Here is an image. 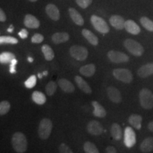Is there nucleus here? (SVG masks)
I'll return each mask as SVG.
<instances>
[{
    "label": "nucleus",
    "mask_w": 153,
    "mask_h": 153,
    "mask_svg": "<svg viewBox=\"0 0 153 153\" xmlns=\"http://www.w3.org/2000/svg\"><path fill=\"white\" fill-rule=\"evenodd\" d=\"M58 150L59 152L61 153H72V150L71 148H70V147L68 146L65 143H62L60 145V146L58 147Z\"/></svg>",
    "instance_id": "obj_37"
},
{
    "label": "nucleus",
    "mask_w": 153,
    "mask_h": 153,
    "mask_svg": "<svg viewBox=\"0 0 153 153\" xmlns=\"http://www.w3.org/2000/svg\"><path fill=\"white\" fill-rule=\"evenodd\" d=\"M30 1H32V2H35V1H37V0H29Z\"/></svg>",
    "instance_id": "obj_48"
},
{
    "label": "nucleus",
    "mask_w": 153,
    "mask_h": 153,
    "mask_svg": "<svg viewBox=\"0 0 153 153\" xmlns=\"http://www.w3.org/2000/svg\"><path fill=\"white\" fill-rule=\"evenodd\" d=\"M14 150L18 153H24L27 150L28 143L26 136L22 132H16L11 139Z\"/></svg>",
    "instance_id": "obj_1"
},
{
    "label": "nucleus",
    "mask_w": 153,
    "mask_h": 153,
    "mask_svg": "<svg viewBox=\"0 0 153 153\" xmlns=\"http://www.w3.org/2000/svg\"><path fill=\"white\" fill-rule=\"evenodd\" d=\"M123 45L128 51L135 56H141L144 53V48L143 45L133 39H126L124 41Z\"/></svg>",
    "instance_id": "obj_4"
},
{
    "label": "nucleus",
    "mask_w": 153,
    "mask_h": 153,
    "mask_svg": "<svg viewBox=\"0 0 153 153\" xmlns=\"http://www.w3.org/2000/svg\"><path fill=\"white\" fill-rule=\"evenodd\" d=\"M41 51L44 55V57H45V59L47 61H51L54 58V52H53V49L51 48L50 45H46V44L43 45L41 48Z\"/></svg>",
    "instance_id": "obj_28"
},
{
    "label": "nucleus",
    "mask_w": 153,
    "mask_h": 153,
    "mask_svg": "<svg viewBox=\"0 0 153 153\" xmlns=\"http://www.w3.org/2000/svg\"><path fill=\"white\" fill-rule=\"evenodd\" d=\"M74 81H75L76 85H77L79 89L83 91L85 93L91 94L92 92L90 86L88 85L87 82L84 79H82V77H81L80 76L76 75L74 76Z\"/></svg>",
    "instance_id": "obj_18"
},
{
    "label": "nucleus",
    "mask_w": 153,
    "mask_h": 153,
    "mask_svg": "<svg viewBox=\"0 0 153 153\" xmlns=\"http://www.w3.org/2000/svg\"><path fill=\"white\" fill-rule=\"evenodd\" d=\"M13 30H14V27H13L12 25H11L10 27H9L8 29H7V31L9 32V33H11V32L13 31Z\"/></svg>",
    "instance_id": "obj_44"
},
{
    "label": "nucleus",
    "mask_w": 153,
    "mask_h": 153,
    "mask_svg": "<svg viewBox=\"0 0 153 153\" xmlns=\"http://www.w3.org/2000/svg\"><path fill=\"white\" fill-rule=\"evenodd\" d=\"M141 152H150L153 151V137H148L143 141L140 146Z\"/></svg>",
    "instance_id": "obj_21"
},
{
    "label": "nucleus",
    "mask_w": 153,
    "mask_h": 153,
    "mask_svg": "<svg viewBox=\"0 0 153 153\" xmlns=\"http://www.w3.org/2000/svg\"><path fill=\"white\" fill-rule=\"evenodd\" d=\"M91 104H92V106L94 107L93 114L94 115V116L97 118H104L106 116V110L99 102L94 101L91 102Z\"/></svg>",
    "instance_id": "obj_20"
},
{
    "label": "nucleus",
    "mask_w": 153,
    "mask_h": 153,
    "mask_svg": "<svg viewBox=\"0 0 153 153\" xmlns=\"http://www.w3.org/2000/svg\"><path fill=\"white\" fill-rule=\"evenodd\" d=\"M16 58L14 54L9 52H4L0 55V62L1 64H9Z\"/></svg>",
    "instance_id": "obj_29"
},
{
    "label": "nucleus",
    "mask_w": 153,
    "mask_h": 153,
    "mask_svg": "<svg viewBox=\"0 0 153 153\" xmlns=\"http://www.w3.org/2000/svg\"><path fill=\"white\" fill-rule=\"evenodd\" d=\"M32 100L38 105H43L46 101V97L41 91H35L32 94Z\"/></svg>",
    "instance_id": "obj_27"
},
{
    "label": "nucleus",
    "mask_w": 153,
    "mask_h": 153,
    "mask_svg": "<svg viewBox=\"0 0 153 153\" xmlns=\"http://www.w3.org/2000/svg\"><path fill=\"white\" fill-rule=\"evenodd\" d=\"M69 14L71 17L72 20L73 21L74 24H76L78 26H83L84 25V19L82 18V15L74 8H70L68 9Z\"/></svg>",
    "instance_id": "obj_19"
},
{
    "label": "nucleus",
    "mask_w": 153,
    "mask_h": 153,
    "mask_svg": "<svg viewBox=\"0 0 153 153\" xmlns=\"http://www.w3.org/2000/svg\"><path fill=\"white\" fill-rule=\"evenodd\" d=\"M82 36L85 37L88 41L90 43L91 45H97L99 43V39L92 32L90 31L88 29H83L82 30Z\"/></svg>",
    "instance_id": "obj_23"
},
{
    "label": "nucleus",
    "mask_w": 153,
    "mask_h": 153,
    "mask_svg": "<svg viewBox=\"0 0 153 153\" xmlns=\"http://www.w3.org/2000/svg\"><path fill=\"white\" fill-rule=\"evenodd\" d=\"M53 129V123L48 118H43L38 126V136L42 140H46L51 135Z\"/></svg>",
    "instance_id": "obj_3"
},
{
    "label": "nucleus",
    "mask_w": 153,
    "mask_h": 153,
    "mask_svg": "<svg viewBox=\"0 0 153 153\" xmlns=\"http://www.w3.org/2000/svg\"><path fill=\"white\" fill-rule=\"evenodd\" d=\"M84 150L87 153H99V152L96 145L91 142H86L84 144Z\"/></svg>",
    "instance_id": "obj_31"
},
{
    "label": "nucleus",
    "mask_w": 153,
    "mask_h": 153,
    "mask_svg": "<svg viewBox=\"0 0 153 153\" xmlns=\"http://www.w3.org/2000/svg\"><path fill=\"white\" fill-rule=\"evenodd\" d=\"M24 85L28 89H32L36 85V76L35 75H31L29 78L25 81Z\"/></svg>",
    "instance_id": "obj_35"
},
{
    "label": "nucleus",
    "mask_w": 153,
    "mask_h": 153,
    "mask_svg": "<svg viewBox=\"0 0 153 153\" xmlns=\"http://www.w3.org/2000/svg\"><path fill=\"white\" fill-rule=\"evenodd\" d=\"M44 37L40 33H36L31 38V42L33 43H41L43 41Z\"/></svg>",
    "instance_id": "obj_38"
},
{
    "label": "nucleus",
    "mask_w": 153,
    "mask_h": 153,
    "mask_svg": "<svg viewBox=\"0 0 153 153\" xmlns=\"http://www.w3.org/2000/svg\"><path fill=\"white\" fill-rule=\"evenodd\" d=\"M142 120L143 118L141 116L138 114H132L128 118V123L135 129L140 130L141 128Z\"/></svg>",
    "instance_id": "obj_24"
},
{
    "label": "nucleus",
    "mask_w": 153,
    "mask_h": 153,
    "mask_svg": "<svg viewBox=\"0 0 153 153\" xmlns=\"http://www.w3.org/2000/svg\"><path fill=\"white\" fill-rule=\"evenodd\" d=\"M125 29L133 35H137L140 33V28L133 20H127L125 22Z\"/></svg>",
    "instance_id": "obj_16"
},
{
    "label": "nucleus",
    "mask_w": 153,
    "mask_h": 153,
    "mask_svg": "<svg viewBox=\"0 0 153 153\" xmlns=\"http://www.w3.org/2000/svg\"><path fill=\"white\" fill-rule=\"evenodd\" d=\"M111 134L113 138L120 140L122 137V129L118 123H113L111 128Z\"/></svg>",
    "instance_id": "obj_26"
},
{
    "label": "nucleus",
    "mask_w": 153,
    "mask_h": 153,
    "mask_svg": "<svg viewBox=\"0 0 153 153\" xmlns=\"http://www.w3.org/2000/svg\"><path fill=\"white\" fill-rule=\"evenodd\" d=\"M10 110V103L7 101H2L0 103V115L7 114Z\"/></svg>",
    "instance_id": "obj_33"
},
{
    "label": "nucleus",
    "mask_w": 153,
    "mask_h": 153,
    "mask_svg": "<svg viewBox=\"0 0 153 153\" xmlns=\"http://www.w3.org/2000/svg\"><path fill=\"white\" fill-rule=\"evenodd\" d=\"M45 11L50 18L52 20L57 21L60 17V11L57 7L53 4H48L45 7Z\"/></svg>",
    "instance_id": "obj_13"
},
{
    "label": "nucleus",
    "mask_w": 153,
    "mask_h": 153,
    "mask_svg": "<svg viewBox=\"0 0 153 153\" xmlns=\"http://www.w3.org/2000/svg\"><path fill=\"white\" fill-rule=\"evenodd\" d=\"M136 143L135 133L131 127H126L124 131V143L127 148H131L135 145Z\"/></svg>",
    "instance_id": "obj_9"
},
{
    "label": "nucleus",
    "mask_w": 153,
    "mask_h": 153,
    "mask_svg": "<svg viewBox=\"0 0 153 153\" xmlns=\"http://www.w3.org/2000/svg\"><path fill=\"white\" fill-rule=\"evenodd\" d=\"M153 74V62L148 63L140 67L137 70V75L141 78H145Z\"/></svg>",
    "instance_id": "obj_14"
},
{
    "label": "nucleus",
    "mask_w": 153,
    "mask_h": 153,
    "mask_svg": "<svg viewBox=\"0 0 153 153\" xmlns=\"http://www.w3.org/2000/svg\"><path fill=\"white\" fill-rule=\"evenodd\" d=\"M108 57L112 62L123 63L129 61V57L124 53L117 51H111L108 53Z\"/></svg>",
    "instance_id": "obj_8"
},
{
    "label": "nucleus",
    "mask_w": 153,
    "mask_h": 153,
    "mask_svg": "<svg viewBox=\"0 0 153 153\" xmlns=\"http://www.w3.org/2000/svg\"><path fill=\"white\" fill-rule=\"evenodd\" d=\"M70 53L73 58L79 61L86 60L89 54L87 49L85 47L78 45H72L70 48Z\"/></svg>",
    "instance_id": "obj_7"
},
{
    "label": "nucleus",
    "mask_w": 153,
    "mask_h": 153,
    "mask_svg": "<svg viewBox=\"0 0 153 153\" xmlns=\"http://www.w3.org/2000/svg\"><path fill=\"white\" fill-rule=\"evenodd\" d=\"M7 19V16H6L4 11L2 9H0V21L1 22H4Z\"/></svg>",
    "instance_id": "obj_41"
},
{
    "label": "nucleus",
    "mask_w": 153,
    "mask_h": 153,
    "mask_svg": "<svg viewBox=\"0 0 153 153\" xmlns=\"http://www.w3.org/2000/svg\"><path fill=\"white\" fill-rule=\"evenodd\" d=\"M43 76H44L43 73H38V78H39V79H41V78L43 77Z\"/></svg>",
    "instance_id": "obj_45"
},
{
    "label": "nucleus",
    "mask_w": 153,
    "mask_h": 153,
    "mask_svg": "<svg viewBox=\"0 0 153 153\" xmlns=\"http://www.w3.org/2000/svg\"><path fill=\"white\" fill-rule=\"evenodd\" d=\"M91 23L97 31L101 33H108L109 32V27L106 22L101 17L96 15H92L91 16Z\"/></svg>",
    "instance_id": "obj_6"
},
{
    "label": "nucleus",
    "mask_w": 153,
    "mask_h": 153,
    "mask_svg": "<svg viewBox=\"0 0 153 153\" xmlns=\"http://www.w3.org/2000/svg\"><path fill=\"white\" fill-rule=\"evenodd\" d=\"M17 62H18V61H17V60H16V58L14 59V60L11 62L10 68H9V72H10V73L11 74L16 73V69H15V68H16Z\"/></svg>",
    "instance_id": "obj_39"
},
{
    "label": "nucleus",
    "mask_w": 153,
    "mask_h": 153,
    "mask_svg": "<svg viewBox=\"0 0 153 153\" xmlns=\"http://www.w3.org/2000/svg\"><path fill=\"white\" fill-rule=\"evenodd\" d=\"M43 74L44 76H46V75H48V71H44L43 72Z\"/></svg>",
    "instance_id": "obj_47"
},
{
    "label": "nucleus",
    "mask_w": 153,
    "mask_h": 153,
    "mask_svg": "<svg viewBox=\"0 0 153 153\" xmlns=\"http://www.w3.org/2000/svg\"><path fill=\"white\" fill-rule=\"evenodd\" d=\"M110 24L113 27L117 30H122L125 28L126 21L119 15H113L109 19Z\"/></svg>",
    "instance_id": "obj_12"
},
{
    "label": "nucleus",
    "mask_w": 153,
    "mask_h": 153,
    "mask_svg": "<svg viewBox=\"0 0 153 153\" xmlns=\"http://www.w3.org/2000/svg\"><path fill=\"white\" fill-rule=\"evenodd\" d=\"M18 39L12 36H1L0 37V43H7V44H17Z\"/></svg>",
    "instance_id": "obj_34"
},
{
    "label": "nucleus",
    "mask_w": 153,
    "mask_h": 153,
    "mask_svg": "<svg viewBox=\"0 0 153 153\" xmlns=\"http://www.w3.org/2000/svg\"><path fill=\"white\" fill-rule=\"evenodd\" d=\"M28 62H32L33 61V59L32 58V57H28Z\"/></svg>",
    "instance_id": "obj_46"
},
{
    "label": "nucleus",
    "mask_w": 153,
    "mask_h": 153,
    "mask_svg": "<svg viewBox=\"0 0 153 153\" xmlns=\"http://www.w3.org/2000/svg\"><path fill=\"white\" fill-rule=\"evenodd\" d=\"M113 74L116 79L123 82L124 83H131L133 79V74L128 69H115L113 71Z\"/></svg>",
    "instance_id": "obj_5"
},
{
    "label": "nucleus",
    "mask_w": 153,
    "mask_h": 153,
    "mask_svg": "<svg viewBox=\"0 0 153 153\" xmlns=\"http://www.w3.org/2000/svg\"><path fill=\"white\" fill-rule=\"evenodd\" d=\"M28 35V32L27 31V30L24 29V28L22 29V30L19 33V36H20V38H22V39H25V38H27Z\"/></svg>",
    "instance_id": "obj_40"
},
{
    "label": "nucleus",
    "mask_w": 153,
    "mask_h": 153,
    "mask_svg": "<svg viewBox=\"0 0 153 153\" xmlns=\"http://www.w3.org/2000/svg\"><path fill=\"white\" fill-rule=\"evenodd\" d=\"M106 152L108 153H116L117 152V150L113 146H108L106 148Z\"/></svg>",
    "instance_id": "obj_42"
},
{
    "label": "nucleus",
    "mask_w": 153,
    "mask_h": 153,
    "mask_svg": "<svg viewBox=\"0 0 153 153\" xmlns=\"http://www.w3.org/2000/svg\"><path fill=\"white\" fill-rule=\"evenodd\" d=\"M140 104L143 108L147 110L153 108V93L150 89L143 88L139 93Z\"/></svg>",
    "instance_id": "obj_2"
},
{
    "label": "nucleus",
    "mask_w": 153,
    "mask_h": 153,
    "mask_svg": "<svg viewBox=\"0 0 153 153\" xmlns=\"http://www.w3.org/2000/svg\"><path fill=\"white\" fill-rule=\"evenodd\" d=\"M103 126L99 121L91 120L87 125V131L93 135H99L102 133Z\"/></svg>",
    "instance_id": "obj_10"
},
{
    "label": "nucleus",
    "mask_w": 153,
    "mask_h": 153,
    "mask_svg": "<svg viewBox=\"0 0 153 153\" xmlns=\"http://www.w3.org/2000/svg\"><path fill=\"white\" fill-rule=\"evenodd\" d=\"M140 22L145 29L149 31L153 32V22L152 20H150L148 17L143 16L140 19Z\"/></svg>",
    "instance_id": "obj_30"
},
{
    "label": "nucleus",
    "mask_w": 153,
    "mask_h": 153,
    "mask_svg": "<svg viewBox=\"0 0 153 153\" xmlns=\"http://www.w3.org/2000/svg\"><path fill=\"white\" fill-rule=\"evenodd\" d=\"M57 89V85L54 82L51 81L48 82L45 86V91L48 96H52L55 94Z\"/></svg>",
    "instance_id": "obj_32"
},
{
    "label": "nucleus",
    "mask_w": 153,
    "mask_h": 153,
    "mask_svg": "<svg viewBox=\"0 0 153 153\" xmlns=\"http://www.w3.org/2000/svg\"><path fill=\"white\" fill-rule=\"evenodd\" d=\"M76 2L81 8L86 9L92 3V0H76Z\"/></svg>",
    "instance_id": "obj_36"
},
{
    "label": "nucleus",
    "mask_w": 153,
    "mask_h": 153,
    "mask_svg": "<svg viewBox=\"0 0 153 153\" xmlns=\"http://www.w3.org/2000/svg\"><path fill=\"white\" fill-rule=\"evenodd\" d=\"M24 24L28 28H38L40 26V22L38 19L31 14L26 15Z\"/></svg>",
    "instance_id": "obj_15"
},
{
    "label": "nucleus",
    "mask_w": 153,
    "mask_h": 153,
    "mask_svg": "<svg viewBox=\"0 0 153 153\" xmlns=\"http://www.w3.org/2000/svg\"><path fill=\"white\" fill-rule=\"evenodd\" d=\"M58 85L62 91L67 93L74 92V89H75V87H74L73 84L69 80L64 79V78L58 80Z\"/></svg>",
    "instance_id": "obj_17"
},
{
    "label": "nucleus",
    "mask_w": 153,
    "mask_h": 153,
    "mask_svg": "<svg viewBox=\"0 0 153 153\" xmlns=\"http://www.w3.org/2000/svg\"><path fill=\"white\" fill-rule=\"evenodd\" d=\"M70 39V36L68 33L65 32H58L55 33L52 36V41L55 44H60L67 42Z\"/></svg>",
    "instance_id": "obj_22"
},
{
    "label": "nucleus",
    "mask_w": 153,
    "mask_h": 153,
    "mask_svg": "<svg viewBox=\"0 0 153 153\" xmlns=\"http://www.w3.org/2000/svg\"><path fill=\"white\" fill-rule=\"evenodd\" d=\"M148 128L149 131H150L151 132H153V120L148 123Z\"/></svg>",
    "instance_id": "obj_43"
},
{
    "label": "nucleus",
    "mask_w": 153,
    "mask_h": 153,
    "mask_svg": "<svg viewBox=\"0 0 153 153\" xmlns=\"http://www.w3.org/2000/svg\"><path fill=\"white\" fill-rule=\"evenodd\" d=\"M96 68L94 64H89L86 65L85 66H82L79 69V72L83 76H87V77H90L92 76L95 73Z\"/></svg>",
    "instance_id": "obj_25"
},
{
    "label": "nucleus",
    "mask_w": 153,
    "mask_h": 153,
    "mask_svg": "<svg viewBox=\"0 0 153 153\" xmlns=\"http://www.w3.org/2000/svg\"><path fill=\"white\" fill-rule=\"evenodd\" d=\"M107 94L112 102L119 104L122 101V96L120 91L114 87H109L107 89Z\"/></svg>",
    "instance_id": "obj_11"
}]
</instances>
